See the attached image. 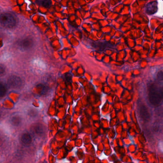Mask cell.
I'll return each mask as SVG.
<instances>
[{
    "label": "cell",
    "instance_id": "obj_15",
    "mask_svg": "<svg viewBox=\"0 0 163 163\" xmlns=\"http://www.w3.org/2000/svg\"><path fill=\"white\" fill-rule=\"evenodd\" d=\"M1 112H0V117H1Z\"/></svg>",
    "mask_w": 163,
    "mask_h": 163
},
{
    "label": "cell",
    "instance_id": "obj_13",
    "mask_svg": "<svg viewBox=\"0 0 163 163\" xmlns=\"http://www.w3.org/2000/svg\"><path fill=\"white\" fill-rule=\"evenodd\" d=\"M5 73H6L5 68L2 65H0V76L4 75Z\"/></svg>",
    "mask_w": 163,
    "mask_h": 163
},
{
    "label": "cell",
    "instance_id": "obj_14",
    "mask_svg": "<svg viewBox=\"0 0 163 163\" xmlns=\"http://www.w3.org/2000/svg\"><path fill=\"white\" fill-rule=\"evenodd\" d=\"M36 112L35 111H32V110H31V111L29 112V114L31 116H33H33H36Z\"/></svg>",
    "mask_w": 163,
    "mask_h": 163
},
{
    "label": "cell",
    "instance_id": "obj_6",
    "mask_svg": "<svg viewBox=\"0 0 163 163\" xmlns=\"http://www.w3.org/2000/svg\"><path fill=\"white\" fill-rule=\"evenodd\" d=\"M158 10V3L157 1H151L146 4V13L148 15H154Z\"/></svg>",
    "mask_w": 163,
    "mask_h": 163
},
{
    "label": "cell",
    "instance_id": "obj_11",
    "mask_svg": "<svg viewBox=\"0 0 163 163\" xmlns=\"http://www.w3.org/2000/svg\"><path fill=\"white\" fill-rule=\"evenodd\" d=\"M7 90L6 86L3 83L0 82V98L3 97L6 93Z\"/></svg>",
    "mask_w": 163,
    "mask_h": 163
},
{
    "label": "cell",
    "instance_id": "obj_1",
    "mask_svg": "<svg viewBox=\"0 0 163 163\" xmlns=\"http://www.w3.org/2000/svg\"><path fill=\"white\" fill-rule=\"evenodd\" d=\"M148 99L152 105H159L163 99L162 88H160L155 83L150 84L148 87Z\"/></svg>",
    "mask_w": 163,
    "mask_h": 163
},
{
    "label": "cell",
    "instance_id": "obj_4",
    "mask_svg": "<svg viewBox=\"0 0 163 163\" xmlns=\"http://www.w3.org/2000/svg\"><path fill=\"white\" fill-rule=\"evenodd\" d=\"M139 114L141 118L144 122H148L150 120V114L148 109L144 103H140L138 106Z\"/></svg>",
    "mask_w": 163,
    "mask_h": 163
},
{
    "label": "cell",
    "instance_id": "obj_12",
    "mask_svg": "<svg viewBox=\"0 0 163 163\" xmlns=\"http://www.w3.org/2000/svg\"><path fill=\"white\" fill-rule=\"evenodd\" d=\"M42 6L46 8H48L51 6V1L49 0H44L41 1Z\"/></svg>",
    "mask_w": 163,
    "mask_h": 163
},
{
    "label": "cell",
    "instance_id": "obj_3",
    "mask_svg": "<svg viewBox=\"0 0 163 163\" xmlns=\"http://www.w3.org/2000/svg\"><path fill=\"white\" fill-rule=\"evenodd\" d=\"M7 84L10 88L13 90H20L23 87V80L19 77L13 75L8 78Z\"/></svg>",
    "mask_w": 163,
    "mask_h": 163
},
{
    "label": "cell",
    "instance_id": "obj_8",
    "mask_svg": "<svg viewBox=\"0 0 163 163\" xmlns=\"http://www.w3.org/2000/svg\"><path fill=\"white\" fill-rule=\"evenodd\" d=\"M21 141L23 145L25 146H29L32 141L31 135L28 133H24L21 135Z\"/></svg>",
    "mask_w": 163,
    "mask_h": 163
},
{
    "label": "cell",
    "instance_id": "obj_10",
    "mask_svg": "<svg viewBox=\"0 0 163 163\" xmlns=\"http://www.w3.org/2000/svg\"><path fill=\"white\" fill-rule=\"evenodd\" d=\"M21 118L18 116L13 117L11 120V122L13 125L15 126H18L21 123Z\"/></svg>",
    "mask_w": 163,
    "mask_h": 163
},
{
    "label": "cell",
    "instance_id": "obj_5",
    "mask_svg": "<svg viewBox=\"0 0 163 163\" xmlns=\"http://www.w3.org/2000/svg\"><path fill=\"white\" fill-rule=\"evenodd\" d=\"M19 46L22 49L26 50L30 49L33 46V41L30 38H25L20 41Z\"/></svg>",
    "mask_w": 163,
    "mask_h": 163
},
{
    "label": "cell",
    "instance_id": "obj_2",
    "mask_svg": "<svg viewBox=\"0 0 163 163\" xmlns=\"http://www.w3.org/2000/svg\"><path fill=\"white\" fill-rule=\"evenodd\" d=\"M0 24L7 28H13L16 26V18L10 13H3L0 15Z\"/></svg>",
    "mask_w": 163,
    "mask_h": 163
},
{
    "label": "cell",
    "instance_id": "obj_7",
    "mask_svg": "<svg viewBox=\"0 0 163 163\" xmlns=\"http://www.w3.org/2000/svg\"><path fill=\"white\" fill-rule=\"evenodd\" d=\"M33 132L39 137H42L45 133V128L42 124L36 123L32 127Z\"/></svg>",
    "mask_w": 163,
    "mask_h": 163
},
{
    "label": "cell",
    "instance_id": "obj_9",
    "mask_svg": "<svg viewBox=\"0 0 163 163\" xmlns=\"http://www.w3.org/2000/svg\"><path fill=\"white\" fill-rule=\"evenodd\" d=\"M106 44H107V43H104V42H95L93 43L92 46L96 49L102 51V50L105 49L106 47Z\"/></svg>",
    "mask_w": 163,
    "mask_h": 163
}]
</instances>
